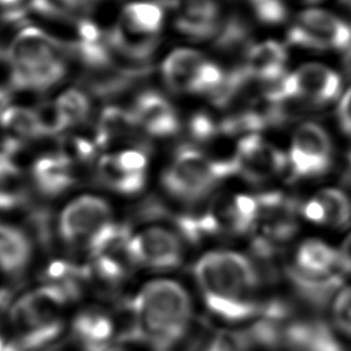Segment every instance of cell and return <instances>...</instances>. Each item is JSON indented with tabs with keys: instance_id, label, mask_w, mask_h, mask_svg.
Segmentation results:
<instances>
[{
	"instance_id": "1",
	"label": "cell",
	"mask_w": 351,
	"mask_h": 351,
	"mask_svg": "<svg viewBox=\"0 0 351 351\" xmlns=\"http://www.w3.org/2000/svg\"><path fill=\"white\" fill-rule=\"evenodd\" d=\"M194 277L206 306L226 322H243L261 312V280L253 263L231 250L201 256Z\"/></svg>"
},
{
	"instance_id": "2",
	"label": "cell",
	"mask_w": 351,
	"mask_h": 351,
	"mask_svg": "<svg viewBox=\"0 0 351 351\" xmlns=\"http://www.w3.org/2000/svg\"><path fill=\"white\" fill-rule=\"evenodd\" d=\"M132 333L156 351H172L188 335L193 302L183 285L171 279L147 283L132 301Z\"/></svg>"
},
{
	"instance_id": "3",
	"label": "cell",
	"mask_w": 351,
	"mask_h": 351,
	"mask_svg": "<svg viewBox=\"0 0 351 351\" xmlns=\"http://www.w3.org/2000/svg\"><path fill=\"white\" fill-rule=\"evenodd\" d=\"M64 47L35 27L16 35L6 51L11 89L43 93L62 82L68 73Z\"/></svg>"
},
{
	"instance_id": "4",
	"label": "cell",
	"mask_w": 351,
	"mask_h": 351,
	"mask_svg": "<svg viewBox=\"0 0 351 351\" xmlns=\"http://www.w3.org/2000/svg\"><path fill=\"white\" fill-rule=\"evenodd\" d=\"M234 175L232 156L217 160L191 146L181 147L162 175V186L176 200H206L225 178Z\"/></svg>"
},
{
	"instance_id": "5",
	"label": "cell",
	"mask_w": 351,
	"mask_h": 351,
	"mask_svg": "<svg viewBox=\"0 0 351 351\" xmlns=\"http://www.w3.org/2000/svg\"><path fill=\"white\" fill-rule=\"evenodd\" d=\"M289 278L304 298L325 304L341 290L346 272L337 249L320 239H308L295 254Z\"/></svg>"
},
{
	"instance_id": "6",
	"label": "cell",
	"mask_w": 351,
	"mask_h": 351,
	"mask_svg": "<svg viewBox=\"0 0 351 351\" xmlns=\"http://www.w3.org/2000/svg\"><path fill=\"white\" fill-rule=\"evenodd\" d=\"M65 304L63 290L45 287L21 298L11 311V322L25 348H35L52 341L62 328Z\"/></svg>"
},
{
	"instance_id": "7",
	"label": "cell",
	"mask_w": 351,
	"mask_h": 351,
	"mask_svg": "<svg viewBox=\"0 0 351 351\" xmlns=\"http://www.w3.org/2000/svg\"><path fill=\"white\" fill-rule=\"evenodd\" d=\"M298 210L293 199L280 193L258 195V215L252 230L258 254L272 255L293 237L298 229Z\"/></svg>"
},
{
	"instance_id": "8",
	"label": "cell",
	"mask_w": 351,
	"mask_h": 351,
	"mask_svg": "<svg viewBox=\"0 0 351 351\" xmlns=\"http://www.w3.org/2000/svg\"><path fill=\"white\" fill-rule=\"evenodd\" d=\"M288 159L293 180H312L325 175L333 159L331 138L320 125L304 123L293 135Z\"/></svg>"
},
{
	"instance_id": "9",
	"label": "cell",
	"mask_w": 351,
	"mask_h": 351,
	"mask_svg": "<svg viewBox=\"0 0 351 351\" xmlns=\"http://www.w3.org/2000/svg\"><path fill=\"white\" fill-rule=\"evenodd\" d=\"M111 207L98 196H81L64 208L59 230L66 242L89 248L112 225Z\"/></svg>"
},
{
	"instance_id": "10",
	"label": "cell",
	"mask_w": 351,
	"mask_h": 351,
	"mask_svg": "<svg viewBox=\"0 0 351 351\" xmlns=\"http://www.w3.org/2000/svg\"><path fill=\"white\" fill-rule=\"evenodd\" d=\"M180 234L162 226H151L130 236L128 255L132 263L153 269H172L183 261Z\"/></svg>"
},
{
	"instance_id": "11",
	"label": "cell",
	"mask_w": 351,
	"mask_h": 351,
	"mask_svg": "<svg viewBox=\"0 0 351 351\" xmlns=\"http://www.w3.org/2000/svg\"><path fill=\"white\" fill-rule=\"evenodd\" d=\"M232 161L234 175L254 184L271 181L289 167L288 156L255 134L239 140Z\"/></svg>"
},
{
	"instance_id": "12",
	"label": "cell",
	"mask_w": 351,
	"mask_h": 351,
	"mask_svg": "<svg viewBox=\"0 0 351 351\" xmlns=\"http://www.w3.org/2000/svg\"><path fill=\"white\" fill-rule=\"evenodd\" d=\"M341 88L339 75L322 64H306L285 76L289 98L303 99L317 108L336 100Z\"/></svg>"
},
{
	"instance_id": "13",
	"label": "cell",
	"mask_w": 351,
	"mask_h": 351,
	"mask_svg": "<svg viewBox=\"0 0 351 351\" xmlns=\"http://www.w3.org/2000/svg\"><path fill=\"white\" fill-rule=\"evenodd\" d=\"M132 112L138 127L143 128L151 136H171L180 130V119L175 108L156 90L138 94Z\"/></svg>"
},
{
	"instance_id": "14",
	"label": "cell",
	"mask_w": 351,
	"mask_h": 351,
	"mask_svg": "<svg viewBox=\"0 0 351 351\" xmlns=\"http://www.w3.org/2000/svg\"><path fill=\"white\" fill-rule=\"evenodd\" d=\"M302 215L314 224L331 229H346L351 224V201L338 188L317 191L302 206Z\"/></svg>"
},
{
	"instance_id": "15",
	"label": "cell",
	"mask_w": 351,
	"mask_h": 351,
	"mask_svg": "<svg viewBox=\"0 0 351 351\" xmlns=\"http://www.w3.org/2000/svg\"><path fill=\"white\" fill-rule=\"evenodd\" d=\"M298 25L307 32L319 51L351 47L350 27L327 11H303L298 16Z\"/></svg>"
},
{
	"instance_id": "16",
	"label": "cell",
	"mask_w": 351,
	"mask_h": 351,
	"mask_svg": "<svg viewBox=\"0 0 351 351\" xmlns=\"http://www.w3.org/2000/svg\"><path fill=\"white\" fill-rule=\"evenodd\" d=\"M287 51L278 41H266L253 45L244 66L260 83L278 81L285 76Z\"/></svg>"
},
{
	"instance_id": "17",
	"label": "cell",
	"mask_w": 351,
	"mask_h": 351,
	"mask_svg": "<svg viewBox=\"0 0 351 351\" xmlns=\"http://www.w3.org/2000/svg\"><path fill=\"white\" fill-rule=\"evenodd\" d=\"M205 62L194 49H176L162 63V77L166 86L176 93H191L196 73Z\"/></svg>"
},
{
	"instance_id": "18",
	"label": "cell",
	"mask_w": 351,
	"mask_h": 351,
	"mask_svg": "<svg viewBox=\"0 0 351 351\" xmlns=\"http://www.w3.org/2000/svg\"><path fill=\"white\" fill-rule=\"evenodd\" d=\"M73 331L86 351H103L112 338L113 324L106 314L88 311L78 315Z\"/></svg>"
},
{
	"instance_id": "19",
	"label": "cell",
	"mask_w": 351,
	"mask_h": 351,
	"mask_svg": "<svg viewBox=\"0 0 351 351\" xmlns=\"http://www.w3.org/2000/svg\"><path fill=\"white\" fill-rule=\"evenodd\" d=\"M32 245L21 230L0 225V269L17 274L29 263Z\"/></svg>"
},
{
	"instance_id": "20",
	"label": "cell",
	"mask_w": 351,
	"mask_h": 351,
	"mask_svg": "<svg viewBox=\"0 0 351 351\" xmlns=\"http://www.w3.org/2000/svg\"><path fill=\"white\" fill-rule=\"evenodd\" d=\"M162 21L164 9L159 1H138L124 8L118 23L135 34L154 36L161 29Z\"/></svg>"
},
{
	"instance_id": "21",
	"label": "cell",
	"mask_w": 351,
	"mask_h": 351,
	"mask_svg": "<svg viewBox=\"0 0 351 351\" xmlns=\"http://www.w3.org/2000/svg\"><path fill=\"white\" fill-rule=\"evenodd\" d=\"M215 36V49L218 53L231 58H243L245 64L253 45L250 44V30L242 19L231 16L220 27Z\"/></svg>"
},
{
	"instance_id": "22",
	"label": "cell",
	"mask_w": 351,
	"mask_h": 351,
	"mask_svg": "<svg viewBox=\"0 0 351 351\" xmlns=\"http://www.w3.org/2000/svg\"><path fill=\"white\" fill-rule=\"evenodd\" d=\"M33 175L40 189L47 194H58L73 182L70 161L60 154L39 159L35 162Z\"/></svg>"
},
{
	"instance_id": "23",
	"label": "cell",
	"mask_w": 351,
	"mask_h": 351,
	"mask_svg": "<svg viewBox=\"0 0 351 351\" xmlns=\"http://www.w3.org/2000/svg\"><path fill=\"white\" fill-rule=\"evenodd\" d=\"M137 127L138 124L132 110L118 106L106 108L99 118L97 143L105 146L113 138L132 134Z\"/></svg>"
},
{
	"instance_id": "24",
	"label": "cell",
	"mask_w": 351,
	"mask_h": 351,
	"mask_svg": "<svg viewBox=\"0 0 351 351\" xmlns=\"http://www.w3.org/2000/svg\"><path fill=\"white\" fill-rule=\"evenodd\" d=\"M218 16V10L183 8L181 15L176 21V28L194 39H207L217 35L219 30Z\"/></svg>"
},
{
	"instance_id": "25",
	"label": "cell",
	"mask_w": 351,
	"mask_h": 351,
	"mask_svg": "<svg viewBox=\"0 0 351 351\" xmlns=\"http://www.w3.org/2000/svg\"><path fill=\"white\" fill-rule=\"evenodd\" d=\"M100 0H32L30 10L52 20H71L90 10Z\"/></svg>"
},
{
	"instance_id": "26",
	"label": "cell",
	"mask_w": 351,
	"mask_h": 351,
	"mask_svg": "<svg viewBox=\"0 0 351 351\" xmlns=\"http://www.w3.org/2000/svg\"><path fill=\"white\" fill-rule=\"evenodd\" d=\"M99 172L100 177L110 188L123 194H134L141 191L146 178L136 177L124 172L118 166L114 156H105L99 162Z\"/></svg>"
},
{
	"instance_id": "27",
	"label": "cell",
	"mask_w": 351,
	"mask_h": 351,
	"mask_svg": "<svg viewBox=\"0 0 351 351\" xmlns=\"http://www.w3.org/2000/svg\"><path fill=\"white\" fill-rule=\"evenodd\" d=\"M23 196L20 171L10 158L0 153V208L17 205Z\"/></svg>"
},
{
	"instance_id": "28",
	"label": "cell",
	"mask_w": 351,
	"mask_h": 351,
	"mask_svg": "<svg viewBox=\"0 0 351 351\" xmlns=\"http://www.w3.org/2000/svg\"><path fill=\"white\" fill-rule=\"evenodd\" d=\"M0 125L16 136L36 138L43 136L34 110L8 108L0 117Z\"/></svg>"
},
{
	"instance_id": "29",
	"label": "cell",
	"mask_w": 351,
	"mask_h": 351,
	"mask_svg": "<svg viewBox=\"0 0 351 351\" xmlns=\"http://www.w3.org/2000/svg\"><path fill=\"white\" fill-rule=\"evenodd\" d=\"M56 103L69 127L81 124L89 117L90 103L82 90L69 89L56 100Z\"/></svg>"
},
{
	"instance_id": "30",
	"label": "cell",
	"mask_w": 351,
	"mask_h": 351,
	"mask_svg": "<svg viewBox=\"0 0 351 351\" xmlns=\"http://www.w3.org/2000/svg\"><path fill=\"white\" fill-rule=\"evenodd\" d=\"M34 112L43 136L56 135L69 127L56 101L40 104Z\"/></svg>"
},
{
	"instance_id": "31",
	"label": "cell",
	"mask_w": 351,
	"mask_h": 351,
	"mask_svg": "<svg viewBox=\"0 0 351 351\" xmlns=\"http://www.w3.org/2000/svg\"><path fill=\"white\" fill-rule=\"evenodd\" d=\"M332 322L341 333L351 337V287L341 288L333 296Z\"/></svg>"
},
{
	"instance_id": "32",
	"label": "cell",
	"mask_w": 351,
	"mask_h": 351,
	"mask_svg": "<svg viewBox=\"0 0 351 351\" xmlns=\"http://www.w3.org/2000/svg\"><path fill=\"white\" fill-rule=\"evenodd\" d=\"M189 134L196 141H210L220 134L219 123L215 122L208 113L197 112L191 118L188 124Z\"/></svg>"
},
{
	"instance_id": "33",
	"label": "cell",
	"mask_w": 351,
	"mask_h": 351,
	"mask_svg": "<svg viewBox=\"0 0 351 351\" xmlns=\"http://www.w3.org/2000/svg\"><path fill=\"white\" fill-rule=\"evenodd\" d=\"M206 351H253L245 333L224 332L210 341Z\"/></svg>"
},
{
	"instance_id": "34",
	"label": "cell",
	"mask_w": 351,
	"mask_h": 351,
	"mask_svg": "<svg viewBox=\"0 0 351 351\" xmlns=\"http://www.w3.org/2000/svg\"><path fill=\"white\" fill-rule=\"evenodd\" d=\"M114 159L118 166L124 172L129 175L143 177L146 178L147 156L142 151L138 149H130V151H123L118 154H114Z\"/></svg>"
},
{
	"instance_id": "35",
	"label": "cell",
	"mask_w": 351,
	"mask_h": 351,
	"mask_svg": "<svg viewBox=\"0 0 351 351\" xmlns=\"http://www.w3.org/2000/svg\"><path fill=\"white\" fill-rule=\"evenodd\" d=\"M254 10L258 20L266 25L283 23L288 10L282 0H263L254 4Z\"/></svg>"
},
{
	"instance_id": "36",
	"label": "cell",
	"mask_w": 351,
	"mask_h": 351,
	"mask_svg": "<svg viewBox=\"0 0 351 351\" xmlns=\"http://www.w3.org/2000/svg\"><path fill=\"white\" fill-rule=\"evenodd\" d=\"M60 156L66 160H83L93 156L94 147L90 142L81 137H65L62 140Z\"/></svg>"
},
{
	"instance_id": "37",
	"label": "cell",
	"mask_w": 351,
	"mask_h": 351,
	"mask_svg": "<svg viewBox=\"0 0 351 351\" xmlns=\"http://www.w3.org/2000/svg\"><path fill=\"white\" fill-rule=\"evenodd\" d=\"M338 121L343 132L351 136V88L343 97L338 106Z\"/></svg>"
},
{
	"instance_id": "38",
	"label": "cell",
	"mask_w": 351,
	"mask_h": 351,
	"mask_svg": "<svg viewBox=\"0 0 351 351\" xmlns=\"http://www.w3.org/2000/svg\"><path fill=\"white\" fill-rule=\"evenodd\" d=\"M338 252H339L341 266H343L344 272L346 274H351V232L344 239V242Z\"/></svg>"
},
{
	"instance_id": "39",
	"label": "cell",
	"mask_w": 351,
	"mask_h": 351,
	"mask_svg": "<svg viewBox=\"0 0 351 351\" xmlns=\"http://www.w3.org/2000/svg\"><path fill=\"white\" fill-rule=\"evenodd\" d=\"M23 3V0H0V6L8 9L9 11H15L21 9L20 5Z\"/></svg>"
},
{
	"instance_id": "40",
	"label": "cell",
	"mask_w": 351,
	"mask_h": 351,
	"mask_svg": "<svg viewBox=\"0 0 351 351\" xmlns=\"http://www.w3.org/2000/svg\"><path fill=\"white\" fill-rule=\"evenodd\" d=\"M303 1L309 3V4H313V3H319V1H322V0H303Z\"/></svg>"
},
{
	"instance_id": "41",
	"label": "cell",
	"mask_w": 351,
	"mask_h": 351,
	"mask_svg": "<svg viewBox=\"0 0 351 351\" xmlns=\"http://www.w3.org/2000/svg\"><path fill=\"white\" fill-rule=\"evenodd\" d=\"M253 1V4H255V3H258V1H263V0H252Z\"/></svg>"
}]
</instances>
